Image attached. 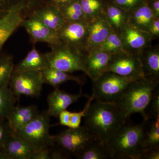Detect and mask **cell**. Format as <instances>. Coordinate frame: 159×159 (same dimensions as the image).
<instances>
[{
	"instance_id": "obj_22",
	"label": "cell",
	"mask_w": 159,
	"mask_h": 159,
	"mask_svg": "<svg viewBox=\"0 0 159 159\" xmlns=\"http://www.w3.org/2000/svg\"><path fill=\"white\" fill-rule=\"evenodd\" d=\"M40 71L43 84H49L54 89L59 88L60 85L70 80L75 81L80 85L83 84V81L80 77L70 73L49 67Z\"/></svg>"
},
{
	"instance_id": "obj_16",
	"label": "cell",
	"mask_w": 159,
	"mask_h": 159,
	"mask_svg": "<svg viewBox=\"0 0 159 159\" xmlns=\"http://www.w3.org/2000/svg\"><path fill=\"white\" fill-rule=\"evenodd\" d=\"M112 31L104 14L90 21L88 25L87 51L98 48Z\"/></svg>"
},
{
	"instance_id": "obj_18",
	"label": "cell",
	"mask_w": 159,
	"mask_h": 159,
	"mask_svg": "<svg viewBox=\"0 0 159 159\" xmlns=\"http://www.w3.org/2000/svg\"><path fill=\"white\" fill-rule=\"evenodd\" d=\"M20 7L15 6L9 9L0 18V51L4 43L24 20Z\"/></svg>"
},
{
	"instance_id": "obj_7",
	"label": "cell",
	"mask_w": 159,
	"mask_h": 159,
	"mask_svg": "<svg viewBox=\"0 0 159 159\" xmlns=\"http://www.w3.org/2000/svg\"><path fill=\"white\" fill-rule=\"evenodd\" d=\"M55 145L69 156L77 157L97 139L84 125L53 135Z\"/></svg>"
},
{
	"instance_id": "obj_11",
	"label": "cell",
	"mask_w": 159,
	"mask_h": 159,
	"mask_svg": "<svg viewBox=\"0 0 159 159\" xmlns=\"http://www.w3.org/2000/svg\"><path fill=\"white\" fill-rule=\"evenodd\" d=\"M125 51L132 54H139L151 45L152 38L147 32L139 30L127 23L119 32Z\"/></svg>"
},
{
	"instance_id": "obj_44",
	"label": "cell",
	"mask_w": 159,
	"mask_h": 159,
	"mask_svg": "<svg viewBox=\"0 0 159 159\" xmlns=\"http://www.w3.org/2000/svg\"><path fill=\"white\" fill-rule=\"evenodd\" d=\"M107 1H108V0H107Z\"/></svg>"
},
{
	"instance_id": "obj_6",
	"label": "cell",
	"mask_w": 159,
	"mask_h": 159,
	"mask_svg": "<svg viewBox=\"0 0 159 159\" xmlns=\"http://www.w3.org/2000/svg\"><path fill=\"white\" fill-rule=\"evenodd\" d=\"M45 53L48 67L71 73L81 71L87 74L85 66L87 53L77 51L61 43L51 47Z\"/></svg>"
},
{
	"instance_id": "obj_36",
	"label": "cell",
	"mask_w": 159,
	"mask_h": 159,
	"mask_svg": "<svg viewBox=\"0 0 159 159\" xmlns=\"http://www.w3.org/2000/svg\"><path fill=\"white\" fill-rule=\"evenodd\" d=\"M50 148H43L33 152L30 156V159H51Z\"/></svg>"
},
{
	"instance_id": "obj_38",
	"label": "cell",
	"mask_w": 159,
	"mask_h": 159,
	"mask_svg": "<svg viewBox=\"0 0 159 159\" xmlns=\"http://www.w3.org/2000/svg\"><path fill=\"white\" fill-rule=\"evenodd\" d=\"M159 148L145 150L142 154L141 159H159Z\"/></svg>"
},
{
	"instance_id": "obj_42",
	"label": "cell",
	"mask_w": 159,
	"mask_h": 159,
	"mask_svg": "<svg viewBox=\"0 0 159 159\" xmlns=\"http://www.w3.org/2000/svg\"><path fill=\"white\" fill-rule=\"evenodd\" d=\"M74 1L76 0H53V2L54 4L53 6L57 7L58 9H60L61 7L66 6Z\"/></svg>"
},
{
	"instance_id": "obj_12",
	"label": "cell",
	"mask_w": 159,
	"mask_h": 159,
	"mask_svg": "<svg viewBox=\"0 0 159 159\" xmlns=\"http://www.w3.org/2000/svg\"><path fill=\"white\" fill-rule=\"evenodd\" d=\"M21 25L28 32L33 42H44L51 47L60 44L57 33L45 25L34 14L24 20Z\"/></svg>"
},
{
	"instance_id": "obj_4",
	"label": "cell",
	"mask_w": 159,
	"mask_h": 159,
	"mask_svg": "<svg viewBox=\"0 0 159 159\" xmlns=\"http://www.w3.org/2000/svg\"><path fill=\"white\" fill-rule=\"evenodd\" d=\"M51 117L47 110L43 111L14 134L28 143L34 151L53 147L55 142L53 135L49 133Z\"/></svg>"
},
{
	"instance_id": "obj_5",
	"label": "cell",
	"mask_w": 159,
	"mask_h": 159,
	"mask_svg": "<svg viewBox=\"0 0 159 159\" xmlns=\"http://www.w3.org/2000/svg\"><path fill=\"white\" fill-rule=\"evenodd\" d=\"M140 78L123 77L113 72H106L93 81L94 99L117 103L131 82Z\"/></svg>"
},
{
	"instance_id": "obj_9",
	"label": "cell",
	"mask_w": 159,
	"mask_h": 159,
	"mask_svg": "<svg viewBox=\"0 0 159 159\" xmlns=\"http://www.w3.org/2000/svg\"><path fill=\"white\" fill-rule=\"evenodd\" d=\"M88 22H66L57 34L61 42L77 51L87 53Z\"/></svg>"
},
{
	"instance_id": "obj_10",
	"label": "cell",
	"mask_w": 159,
	"mask_h": 159,
	"mask_svg": "<svg viewBox=\"0 0 159 159\" xmlns=\"http://www.w3.org/2000/svg\"><path fill=\"white\" fill-rule=\"evenodd\" d=\"M126 77H144L139 54L123 52L112 55L106 72Z\"/></svg>"
},
{
	"instance_id": "obj_35",
	"label": "cell",
	"mask_w": 159,
	"mask_h": 159,
	"mask_svg": "<svg viewBox=\"0 0 159 159\" xmlns=\"http://www.w3.org/2000/svg\"><path fill=\"white\" fill-rule=\"evenodd\" d=\"M11 132L7 123L0 122V152L2 150L6 138Z\"/></svg>"
},
{
	"instance_id": "obj_2",
	"label": "cell",
	"mask_w": 159,
	"mask_h": 159,
	"mask_svg": "<svg viewBox=\"0 0 159 159\" xmlns=\"http://www.w3.org/2000/svg\"><path fill=\"white\" fill-rule=\"evenodd\" d=\"M134 124L128 119L109 140L114 159H141L144 152L146 121Z\"/></svg>"
},
{
	"instance_id": "obj_28",
	"label": "cell",
	"mask_w": 159,
	"mask_h": 159,
	"mask_svg": "<svg viewBox=\"0 0 159 159\" xmlns=\"http://www.w3.org/2000/svg\"><path fill=\"white\" fill-rule=\"evenodd\" d=\"M97 48L108 52L111 55L126 52L120 34L112 30L104 41Z\"/></svg>"
},
{
	"instance_id": "obj_37",
	"label": "cell",
	"mask_w": 159,
	"mask_h": 159,
	"mask_svg": "<svg viewBox=\"0 0 159 159\" xmlns=\"http://www.w3.org/2000/svg\"><path fill=\"white\" fill-rule=\"evenodd\" d=\"M148 33L152 40L159 36V18L154 17L151 24Z\"/></svg>"
},
{
	"instance_id": "obj_13",
	"label": "cell",
	"mask_w": 159,
	"mask_h": 159,
	"mask_svg": "<svg viewBox=\"0 0 159 159\" xmlns=\"http://www.w3.org/2000/svg\"><path fill=\"white\" fill-rule=\"evenodd\" d=\"M89 97L83 93L81 91L77 95H74L67 93L65 91L54 89V91L50 93L47 98L48 108L47 110L51 116L57 117L63 111L66 110L71 104L77 102L82 97Z\"/></svg>"
},
{
	"instance_id": "obj_41",
	"label": "cell",
	"mask_w": 159,
	"mask_h": 159,
	"mask_svg": "<svg viewBox=\"0 0 159 159\" xmlns=\"http://www.w3.org/2000/svg\"><path fill=\"white\" fill-rule=\"evenodd\" d=\"M147 2L154 17L159 18V0H149Z\"/></svg>"
},
{
	"instance_id": "obj_39",
	"label": "cell",
	"mask_w": 159,
	"mask_h": 159,
	"mask_svg": "<svg viewBox=\"0 0 159 159\" xmlns=\"http://www.w3.org/2000/svg\"><path fill=\"white\" fill-rule=\"evenodd\" d=\"M71 112L69 111L65 110L59 114V123L56 125H60L68 127L70 120Z\"/></svg>"
},
{
	"instance_id": "obj_31",
	"label": "cell",
	"mask_w": 159,
	"mask_h": 159,
	"mask_svg": "<svg viewBox=\"0 0 159 159\" xmlns=\"http://www.w3.org/2000/svg\"><path fill=\"white\" fill-rule=\"evenodd\" d=\"M14 67L13 58L11 56L0 58V88L8 86Z\"/></svg>"
},
{
	"instance_id": "obj_26",
	"label": "cell",
	"mask_w": 159,
	"mask_h": 159,
	"mask_svg": "<svg viewBox=\"0 0 159 159\" xmlns=\"http://www.w3.org/2000/svg\"><path fill=\"white\" fill-rule=\"evenodd\" d=\"M143 145L144 151L159 148V117L151 121H146Z\"/></svg>"
},
{
	"instance_id": "obj_27",
	"label": "cell",
	"mask_w": 159,
	"mask_h": 159,
	"mask_svg": "<svg viewBox=\"0 0 159 159\" xmlns=\"http://www.w3.org/2000/svg\"><path fill=\"white\" fill-rule=\"evenodd\" d=\"M107 0H79L87 22L103 14Z\"/></svg>"
},
{
	"instance_id": "obj_17",
	"label": "cell",
	"mask_w": 159,
	"mask_h": 159,
	"mask_svg": "<svg viewBox=\"0 0 159 159\" xmlns=\"http://www.w3.org/2000/svg\"><path fill=\"white\" fill-rule=\"evenodd\" d=\"M37 107L34 105L13 107L6 119L10 130L13 133L29 123L39 114Z\"/></svg>"
},
{
	"instance_id": "obj_21",
	"label": "cell",
	"mask_w": 159,
	"mask_h": 159,
	"mask_svg": "<svg viewBox=\"0 0 159 159\" xmlns=\"http://www.w3.org/2000/svg\"><path fill=\"white\" fill-rule=\"evenodd\" d=\"M45 54H42L34 47L26 57L13 69V72L41 71L48 67Z\"/></svg>"
},
{
	"instance_id": "obj_8",
	"label": "cell",
	"mask_w": 159,
	"mask_h": 159,
	"mask_svg": "<svg viewBox=\"0 0 159 159\" xmlns=\"http://www.w3.org/2000/svg\"><path fill=\"white\" fill-rule=\"evenodd\" d=\"M9 83L17 100L21 95L38 98L43 84L40 71L12 72Z\"/></svg>"
},
{
	"instance_id": "obj_24",
	"label": "cell",
	"mask_w": 159,
	"mask_h": 159,
	"mask_svg": "<svg viewBox=\"0 0 159 159\" xmlns=\"http://www.w3.org/2000/svg\"><path fill=\"white\" fill-rule=\"evenodd\" d=\"M34 14L45 25L56 33L66 22L60 9L53 6L37 10Z\"/></svg>"
},
{
	"instance_id": "obj_23",
	"label": "cell",
	"mask_w": 159,
	"mask_h": 159,
	"mask_svg": "<svg viewBox=\"0 0 159 159\" xmlns=\"http://www.w3.org/2000/svg\"><path fill=\"white\" fill-rule=\"evenodd\" d=\"M103 14L112 31L119 33L128 23V13L107 1Z\"/></svg>"
},
{
	"instance_id": "obj_1",
	"label": "cell",
	"mask_w": 159,
	"mask_h": 159,
	"mask_svg": "<svg viewBox=\"0 0 159 159\" xmlns=\"http://www.w3.org/2000/svg\"><path fill=\"white\" fill-rule=\"evenodd\" d=\"M92 101L84 118V126L101 142L109 140L126 119L116 103Z\"/></svg>"
},
{
	"instance_id": "obj_40",
	"label": "cell",
	"mask_w": 159,
	"mask_h": 159,
	"mask_svg": "<svg viewBox=\"0 0 159 159\" xmlns=\"http://www.w3.org/2000/svg\"><path fill=\"white\" fill-rule=\"evenodd\" d=\"M51 159H66L70 157V156L58 148L56 149L51 150Z\"/></svg>"
},
{
	"instance_id": "obj_32",
	"label": "cell",
	"mask_w": 159,
	"mask_h": 159,
	"mask_svg": "<svg viewBox=\"0 0 159 159\" xmlns=\"http://www.w3.org/2000/svg\"><path fill=\"white\" fill-rule=\"evenodd\" d=\"M147 121L159 117V91L158 86L154 91L152 97L145 111Z\"/></svg>"
},
{
	"instance_id": "obj_25",
	"label": "cell",
	"mask_w": 159,
	"mask_h": 159,
	"mask_svg": "<svg viewBox=\"0 0 159 159\" xmlns=\"http://www.w3.org/2000/svg\"><path fill=\"white\" fill-rule=\"evenodd\" d=\"M76 158L79 159H114L108 143L96 139Z\"/></svg>"
},
{
	"instance_id": "obj_43",
	"label": "cell",
	"mask_w": 159,
	"mask_h": 159,
	"mask_svg": "<svg viewBox=\"0 0 159 159\" xmlns=\"http://www.w3.org/2000/svg\"><path fill=\"white\" fill-rule=\"evenodd\" d=\"M145 1H147H147H149V0H145Z\"/></svg>"
},
{
	"instance_id": "obj_20",
	"label": "cell",
	"mask_w": 159,
	"mask_h": 159,
	"mask_svg": "<svg viewBox=\"0 0 159 159\" xmlns=\"http://www.w3.org/2000/svg\"><path fill=\"white\" fill-rule=\"evenodd\" d=\"M154 17L148 2L145 1L128 13V23L139 30L148 33L149 27Z\"/></svg>"
},
{
	"instance_id": "obj_45",
	"label": "cell",
	"mask_w": 159,
	"mask_h": 159,
	"mask_svg": "<svg viewBox=\"0 0 159 159\" xmlns=\"http://www.w3.org/2000/svg\"><path fill=\"white\" fill-rule=\"evenodd\" d=\"M0 1H1V0H0Z\"/></svg>"
},
{
	"instance_id": "obj_30",
	"label": "cell",
	"mask_w": 159,
	"mask_h": 159,
	"mask_svg": "<svg viewBox=\"0 0 159 159\" xmlns=\"http://www.w3.org/2000/svg\"><path fill=\"white\" fill-rule=\"evenodd\" d=\"M17 100L10 88H0V118L6 119Z\"/></svg>"
},
{
	"instance_id": "obj_14",
	"label": "cell",
	"mask_w": 159,
	"mask_h": 159,
	"mask_svg": "<svg viewBox=\"0 0 159 159\" xmlns=\"http://www.w3.org/2000/svg\"><path fill=\"white\" fill-rule=\"evenodd\" d=\"M34 151L28 143L11 132L3 145L0 159H30Z\"/></svg>"
},
{
	"instance_id": "obj_15",
	"label": "cell",
	"mask_w": 159,
	"mask_h": 159,
	"mask_svg": "<svg viewBox=\"0 0 159 159\" xmlns=\"http://www.w3.org/2000/svg\"><path fill=\"white\" fill-rule=\"evenodd\" d=\"M112 55L99 48L88 51L86 56L87 74L93 81L100 77L106 70Z\"/></svg>"
},
{
	"instance_id": "obj_33",
	"label": "cell",
	"mask_w": 159,
	"mask_h": 159,
	"mask_svg": "<svg viewBox=\"0 0 159 159\" xmlns=\"http://www.w3.org/2000/svg\"><path fill=\"white\" fill-rule=\"evenodd\" d=\"M94 99L93 95L92 94V96L89 98V100L86 104L85 107L83 110L78 112H71L70 120L68 127L70 128H77L80 127L81 123V119L84 116L88 110L89 107L91 102Z\"/></svg>"
},
{
	"instance_id": "obj_19",
	"label": "cell",
	"mask_w": 159,
	"mask_h": 159,
	"mask_svg": "<svg viewBox=\"0 0 159 159\" xmlns=\"http://www.w3.org/2000/svg\"><path fill=\"white\" fill-rule=\"evenodd\" d=\"M139 56L144 77L159 81V46H148Z\"/></svg>"
},
{
	"instance_id": "obj_3",
	"label": "cell",
	"mask_w": 159,
	"mask_h": 159,
	"mask_svg": "<svg viewBox=\"0 0 159 159\" xmlns=\"http://www.w3.org/2000/svg\"><path fill=\"white\" fill-rule=\"evenodd\" d=\"M158 86L159 81L147 77H141L132 82L116 103L124 116L128 119L132 114L140 113L147 121L145 111Z\"/></svg>"
},
{
	"instance_id": "obj_34",
	"label": "cell",
	"mask_w": 159,
	"mask_h": 159,
	"mask_svg": "<svg viewBox=\"0 0 159 159\" xmlns=\"http://www.w3.org/2000/svg\"><path fill=\"white\" fill-rule=\"evenodd\" d=\"M114 5L129 13L145 2V0H108Z\"/></svg>"
},
{
	"instance_id": "obj_29",
	"label": "cell",
	"mask_w": 159,
	"mask_h": 159,
	"mask_svg": "<svg viewBox=\"0 0 159 159\" xmlns=\"http://www.w3.org/2000/svg\"><path fill=\"white\" fill-rule=\"evenodd\" d=\"M59 9L66 22L86 21L79 0L74 1Z\"/></svg>"
}]
</instances>
